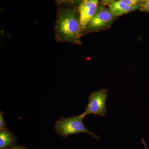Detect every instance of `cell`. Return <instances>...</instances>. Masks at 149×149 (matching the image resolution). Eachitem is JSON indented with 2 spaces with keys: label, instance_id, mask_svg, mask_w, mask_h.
Masks as SVG:
<instances>
[{
  "label": "cell",
  "instance_id": "cell-1",
  "mask_svg": "<svg viewBox=\"0 0 149 149\" xmlns=\"http://www.w3.org/2000/svg\"><path fill=\"white\" fill-rule=\"evenodd\" d=\"M72 2H62L58 5L55 35L58 42L80 45L83 34L80 27L78 6H73Z\"/></svg>",
  "mask_w": 149,
  "mask_h": 149
},
{
  "label": "cell",
  "instance_id": "cell-2",
  "mask_svg": "<svg viewBox=\"0 0 149 149\" xmlns=\"http://www.w3.org/2000/svg\"><path fill=\"white\" fill-rule=\"evenodd\" d=\"M84 118L81 114L67 118H61L55 123L56 133L63 138L78 133H87L100 140L98 136L86 128L83 123Z\"/></svg>",
  "mask_w": 149,
  "mask_h": 149
},
{
  "label": "cell",
  "instance_id": "cell-3",
  "mask_svg": "<svg viewBox=\"0 0 149 149\" xmlns=\"http://www.w3.org/2000/svg\"><path fill=\"white\" fill-rule=\"evenodd\" d=\"M108 94V91L106 89H101L98 91L91 92L88 97L87 107L81 115L84 117L91 114L95 116L105 117L107 111L106 101Z\"/></svg>",
  "mask_w": 149,
  "mask_h": 149
},
{
  "label": "cell",
  "instance_id": "cell-4",
  "mask_svg": "<svg viewBox=\"0 0 149 149\" xmlns=\"http://www.w3.org/2000/svg\"><path fill=\"white\" fill-rule=\"evenodd\" d=\"M117 17L114 16L109 8L98 6L95 15L88 23L83 34L99 32L109 29Z\"/></svg>",
  "mask_w": 149,
  "mask_h": 149
},
{
  "label": "cell",
  "instance_id": "cell-5",
  "mask_svg": "<svg viewBox=\"0 0 149 149\" xmlns=\"http://www.w3.org/2000/svg\"><path fill=\"white\" fill-rule=\"evenodd\" d=\"M99 1L97 0H85L78 5L80 27L83 34L87 25L95 13L98 6Z\"/></svg>",
  "mask_w": 149,
  "mask_h": 149
},
{
  "label": "cell",
  "instance_id": "cell-6",
  "mask_svg": "<svg viewBox=\"0 0 149 149\" xmlns=\"http://www.w3.org/2000/svg\"><path fill=\"white\" fill-rule=\"evenodd\" d=\"M101 3L103 6H108L111 13L117 17L124 15L138 9L137 7L130 6L119 1H102Z\"/></svg>",
  "mask_w": 149,
  "mask_h": 149
},
{
  "label": "cell",
  "instance_id": "cell-7",
  "mask_svg": "<svg viewBox=\"0 0 149 149\" xmlns=\"http://www.w3.org/2000/svg\"><path fill=\"white\" fill-rule=\"evenodd\" d=\"M16 141V137L8 128L0 130V149H9L15 146Z\"/></svg>",
  "mask_w": 149,
  "mask_h": 149
},
{
  "label": "cell",
  "instance_id": "cell-8",
  "mask_svg": "<svg viewBox=\"0 0 149 149\" xmlns=\"http://www.w3.org/2000/svg\"><path fill=\"white\" fill-rule=\"evenodd\" d=\"M138 9L149 14V0H140Z\"/></svg>",
  "mask_w": 149,
  "mask_h": 149
},
{
  "label": "cell",
  "instance_id": "cell-9",
  "mask_svg": "<svg viewBox=\"0 0 149 149\" xmlns=\"http://www.w3.org/2000/svg\"><path fill=\"white\" fill-rule=\"evenodd\" d=\"M121 1L127 5L138 8L140 0H121Z\"/></svg>",
  "mask_w": 149,
  "mask_h": 149
},
{
  "label": "cell",
  "instance_id": "cell-10",
  "mask_svg": "<svg viewBox=\"0 0 149 149\" xmlns=\"http://www.w3.org/2000/svg\"><path fill=\"white\" fill-rule=\"evenodd\" d=\"M3 111L0 112V130L7 128L4 118L3 116Z\"/></svg>",
  "mask_w": 149,
  "mask_h": 149
},
{
  "label": "cell",
  "instance_id": "cell-11",
  "mask_svg": "<svg viewBox=\"0 0 149 149\" xmlns=\"http://www.w3.org/2000/svg\"><path fill=\"white\" fill-rule=\"evenodd\" d=\"M9 149H27L26 148L22 146H15Z\"/></svg>",
  "mask_w": 149,
  "mask_h": 149
},
{
  "label": "cell",
  "instance_id": "cell-12",
  "mask_svg": "<svg viewBox=\"0 0 149 149\" xmlns=\"http://www.w3.org/2000/svg\"><path fill=\"white\" fill-rule=\"evenodd\" d=\"M141 141H142V143H143V144L144 146H145V148H146V149H148V147L147 146L146 144V142H145V141H144L143 139H142V140H141Z\"/></svg>",
  "mask_w": 149,
  "mask_h": 149
}]
</instances>
